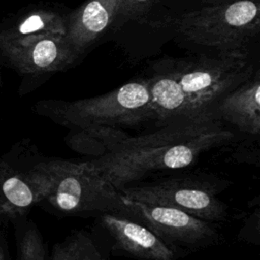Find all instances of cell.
<instances>
[{"label":"cell","mask_w":260,"mask_h":260,"mask_svg":"<svg viewBox=\"0 0 260 260\" xmlns=\"http://www.w3.org/2000/svg\"><path fill=\"white\" fill-rule=\"evenodd\" d=\"M234 138V132L211 108L162 124L151 133L128 135L90 161L120 191L156 172L190 167L201 153L226 145Z\"/></svg>","instance_id":"1"},{"label":"cell","mask_w":260,"mask_h":260,"mask_svg":"<svg viewBox=\"0 0 260 260\" xmlns=\"http://www.w3.org/2000/svg\"><path fill=\"white\" fill-rule=\"evenodd\" d=\"M252 70L248 51L171 61L147 78L154 121L162 125L210 110Z\"/></svg>","instance_id":"2"},{"label":"cell","mask_w":260,"mask_h":260,"mask_svg":"<svg viewBox=\"0 0 260 260\" xmlns=\"http://www.w3.org/2000/svg\"><path fill=\"white\" fill-rule=\"evenodd\" d=\"M39 112L73 129L131 128L154 120L147 78L129 81L107 93L73 102L45 103Z\"/></svg>","instance_id":"3"},{"label":"cell","mask_w":260,"mask_h":260,"mask_svg":"<svg viewBox=\"0 0 260 260\" xmlns=\"http://www.w3.org/2000/svg\"><path fill=\"white\" fill-rule=\"evenodd\" d=\"M43 162L50 176L44 200L58 211L69 215L107 212L130 215L123 194L90 160L73 162L57 158Z\"/></svg>","instance_id":"4"},{"label":"cell","mask_w":260,"mask_h":260,"mask_svg":"<svg viewBox=\"0 0 260 260\" xmlns=\"http://www.w3.org/2000/svg\"><path fill=\"white\" fill-rule=\"evenodd\" d=\"M180 15L177 30L188 41L217 51H248L260 27V0H202Z\"/></svg>","instance_id":"5"},{"label":"cell","mask_w":260,"mask_h":260,"mask_svg":"<svg viewBox=\"0 0 260 260\" xmlns=\"http://www.w3.org/2000/svg\"><path fill=\"white\" fill-rule=\"evenodd\" d=\"M222 183L201 177H175L127 186L120 192L132 200L175 207L205 221L216 222L228 214V206L217 197Z\"/></svg>","instance_id":"6"},{"label":"cell","mask_w":260,"mask_h":260,"mask_svg":"<svg viewBox=\"0 0 260 260\" xmlns=\"http://www.w3.org/2000/svg\"><path fill=\"white\" fill-rule=\"evenodd\" d=\"M123 197L129 208V216L146 225L174 248H200L219 241V234L211 222L175 207Z\"/></svg>","instance_id":"7"},{"label":"cell","mask_w":260,"mask_h":260,"mask_svg":"<svg viewBox=\"0 0 260 260\" xmlns=\"http://www.w3.org/2000/svg\"><path fill=\"white\" fill-rule=\"evenodd\" d=\"M0 48L11 64L26 74L60 71L71 66L79 57L66 36L60 34L0 41Z\"/></svg>","instance_id":"8"},{"label":"cell","mask_w":260,"mask_h":260,"mask_svg":"<svg viewBox=\"0 0 260 260\" xmlns=\"http://www.w3.org/2000/svg\"><path fill=\"white\" fill-rule=\"evenodd\" d=\"M100 224L115 242V248L139 260H176V249L146 225L118 212L99 215Z\"/></svg>","instance_id":"9"},{"label":"cell","mask_w":260,"mask_h":260,"mask_svg":"<svg viewBox=\"0 0 260 260\" xmlns=\"http://www.w3.org/2000/svg\"><path fill=\"white\" fill-rule=\"evenodd\" d=\"M49 187L50 176L43 161L19 173L0 161V222L21 215L44 201Z\"/></svg>","instance_id":"10"},{"label":"cell","mask_w":260,"mask_h":260,"mask_svg":"<svg viewBox=\"0 0 260 260\" xmlns=\"http://www.w3.org/2000/svg\"><path fill=\"white\" fill-rule=\"evenodd\" d=\"M216 116L241 132L257 136L260 132V82L249 78L241 83L212 107Z\"/></svg>","instance_id":"11"},{"label":"cell","mask_w":260,"mask_h":260,"mask_svg":"<svg viewBox=\"0 0 260 260\" xmlns=\"http://www.w3.org/2000/svg\"><path fill=\"white\" fill-rule=\"evenodd\" d=\"M118 0H87L66 17V38L80 55L113 23Z\"/></svg>","instance_id":"12"},{"label":"cell","mask_w":260,"mask_h":260,"mask_svg":"<svg viewBox=\"0 0 260 260\" xmlns=\"http://www.w3.org/2000/svg\"><path fill=\"white\" fill-rule=\"evenodd\" d=\"M67 22L59 12L50 9H37L28 12L13 26L0 34V41H11L26 36L60 34L66 36Z\"/></svg>","instance_id":"13"},{"label":"cell","mask_w":260,"mask_h":260,"mask_svg":"<svg viewBox=\"0 0 260 260\" xmlns=\"http://www.w3.org/2000/svg\"><path fill=\"white\" fill-rule=\"evenodd\" d=\"M50 260H104L91 238L82 231H74L54 245Z\"/></svg>","instance_id":"14"},{"label":"cell","mask_w":260,"mask_h":260,"mask_svg":"<svg viewBox=\"0 0 260 260\" xmlns=\"http://www.w3.org/2000/svg\"><path fill=\"white\" fill-rule=\"evenodd\" d=\"M18 260H47L42 235L34 225L27 228L17 241Z\"/></svg>","instance_id":"15"},{"label":"cell","mask_w":260,"mask_h":260,"mask_svg":"<svg viewBox=\"0 0 260 260\" xmlns=\"http://www.w3.org/2000/svg\"><path fill=\"white\" fill-rule=\"evenodd\" d=\"M152 2L153 0H118L113 23L119 24L126 20L138 19L146 13Z\"/></svg>","instance_id":"16"},{"label":"cell","mask_w":260,"mask_h":260,"mask_svg":"<svg viewBox=\"0 0 260 260\" xmlns=\"http://www.w3.org/2000/svg\"><path fill=\"white\" fill-rule=\"evenodd\" d=\"M0 260H6L5 254H4V251L2 248H0Z\"/></svg>","instance_id":"17"}]
</instances>
